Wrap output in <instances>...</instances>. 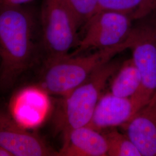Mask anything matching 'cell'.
I'll list each match as a JSON object with an SVG mask.
<instances>
[{"mask_svg": "<svg viewBox=\"0 0 156 156\" xmlns=\"http://www.w3.org/2000/svg\"><path fill=\"white\" fill-rule=\"evenodd\" d=\"M58 156H108L105 137L87 126L74 129L63 138Z\"/></svg>", "mask_w": 156, "mask_h": 156, "instance_id": "8fae6325", "label": "cell"}, {"mask_svg": "<svg viewBox=\"0 0 156 156\" xmlns=\"http://www.w3.org/2000/svg\"><path fill=\"white\" fill-rule=\"evenodd\" d=\"M39 18L45 60L67 56L76 48L80 28L64 0H42Z\"/></svg>", "mask_w": 156, "mask_h": 156, "instance_id": "277c9868", "label": "cell"}, {"mask_svg": "<svg viewBox=\"0 0 156 156\" xmlns=\"http://www.w3.org/2000/svg\"><path fill=\"white\" fill-rule=\"evenodd\" d=\"M152 1H153V4L154 7L156 10V0H152Z\"/></svg>", "mask_w": 156, "mask_h": 156, "instance_id": "ac0fdd59", "label": "cell"}, {"mask_svg": "<svg viewBox=\"0 0 156 156\" xmlns=\"http://www.w3.org/2000/svg\"><path fill=\"white\" fill-rule=\"evenodd\" d=\"M131 44V34L122 44L96 50L89 55L70 53L60 58L45 60L39 86L49 94L63 97L83 83L93 73L115 56L129 49Z\"/></svg>", "mask_w": 156, "mask_h": 156, "instance_id": "7a4b0ae2", "label": "cell"}, {"mask_svg": "<svg viewBox=\"0 0 156 156\" xmlns=\"http://www.w3.org/2000/svg\"><path fill=\"white\" fill-rule=\"evenodd\" d=\"M134 22L123 13L100 10L84 26L83 35L71 54H82L87 50L103 49L123 44L129 38Z\"/></svg>", "mask_w": 156, "mask_h": 156, "instance_id": "8992f818", "label": "cell"}, {"mask_svg": "<svg viewBox=\"0 0 156 156\" xmlns=\"http://www.w3.org/2000/svg\"><path fill=\"white\" fill-rule=\"evenodd\" d=\"M100 10L116 12L127 15L134 22L156 11L152 0H98Z\"/></svg>", "mask_w": 156, "mask_h": 156, "instance_id": "4fadbf2b", "label": "cell"}, {"mask_svg": "<svg viewBox=\"0 0 156 156\" xmlns=\"http://www.w3.org/2000/svg\"><path fill=\"white\" fill-rule=\"evenodd\" d=\"M78 23L79 28L100 11L98 0H64Z\"/></svg>", "mask_w": 156, "mask_h": 156, "instance_id": "9a60e30c", "label": "cell"}, {"mask_svg": "<svg viewBox=\"0 0 156 156\" xmlns=\"http://www.w3.org/2000/svg\"><path fill=\"white\" fill-rule=\"evenodd\" d=\"M122 62H108L93 73L83 83L62 97L53 117L54 128L62 138L73 129L87 126L102 92Z\"/></svg>", "mask_w": 156, "mask_h": 156, "instance_id": "3957f363", "label": "cell"}, {"mask_svg": "<svg viewBox=\"0 0 156 156\" xmlns=\"http://www.w3.org/2000/svg\"><path fill=\"white\" fill-rule=\"evenodd\" d=\"M135 113L131 98L119 97L109 92L101 95L87 126L100 132L105 129L123 127Z\"/></svg>", "mask_w": 156, "mask_h": 156, "instance_id": "30bf717a", "label": "cell"}, {"mask_svg": "<svg viewBox=\"0 0 156 156\" xmlns=\"http://www.w3.org/2000/svg\"><path fill=\"white\" fill-rule=\"evenodd\" d=\"M122 127L142 156H156V93Z\"/></svg>", "mask_w": 156, "mask_h": 156, "instance_id": "9c48e42d", "label": "cell"}, {"mask_svg": "<svg viewBox=\"0 0 156 156\" xmlns=\"http://www.w3.org/2000/svg\"><path fill=\"white\" fill-rule=\"evenodd\" d=\"M50 109L49 94L39 85L28 86L19 90L9 104L13 120L27 129L41 125Z\"/></svg>", "mask_w": 156, "mask_h": 156, "instance_id": "52a82bcc", "label": "cell"}, {"mask_svg": "<svg viewBox=\"0 0 156 156\" xmlns=\"http://www.w3.org/2000/svg\"><path fill=\"white\" fill-rule=\"evenodd\" d=\"M111 80L110 93L122 98L133 97L141 84L140 72L131 58L121 64Z\"/></svg>", "mask_w": 156, "mask_h": 156, "instance_id": "7c38bea8", "label": "cell"}, {"mask_svg": "<svg viewBox=\"0 0 156 156\" xmlns=\"http://www.w3.org/2000/svg\"><path fill=\"white\" fill-rule=\"evenodd\" d=\"M104 135L108 145V156H142L126 134L113 129Z\"/></svg>", "mask_w": 156, "mask_h": 156, "instance_id": "5bb4252c", "label": "cell"}, {"mask_svg": "<svg viewBox=\"0 0 156 156\" xmlns=\"http://www.w3.org/2000/svg\"><path fill=\"white\" fill-rule=\"evenodd\" d=\"M0 156H11V154L5 151V149H4L3 148H2L1 147H0Z\"/></svg>", "mask_w": 156, "mask_h": 156, "instance_id": "e0dca14e", "label": "cell"}, {"mask_svg": "<svg viewBox=\"0 0 156 156\" xmlns=\"http://www.w3.org/2000/svg\"><path fill=\"white\" fill-rule=\"evenodd\" d=\"M153 13L136 21L131 33L132 44L129 49L141 77L140 89L131 98L135 112L156 93V17Z\"/></svg>", "mask_w": 156, "mask_h": 156, "instance_id": "5b68a950", "label": "cell"}, {"mask_svg": "<svg viewBox=\"0 0 156 156\" xmlns=\"http://www.w3.org/2000/svg\"><path fill=\"white\" fill-rule=\"evenodd\" d=\"M42 50L39 16L26 6H0V87L9 89Z\"/></svg>", "mask_w": 156, "mask_h": 156, "instance_id": "6da1fadb", "label": "cell"}, {"mask_svg": "<svg viewBox=\"0 0 156 156\" xmlns=\"http://www.w3.org/2000/svg\"><path fill=\"white\" fill-rule=\"evenodd\" d=\"M0 147L11 156H58L38 136L27 131L0 111Z\"/></svg>", "mask_w": 156, "mask_h": 156, "instance_id": "ba28073f", "label": "cell"}, {"mask_svg": "<svg viewBox=\"0 0 156 156\" xmlns=\"http://www.w3.org/2000/svg\"><path fill=\"white\" fill-rule=\"evenodd\" d=\"M34 0H0V6H24Z\"/></svg>", "mask_w": 156, "mask_h": 156, "instance_id": "2e32d148", "label": "cell"}]
</instances>
